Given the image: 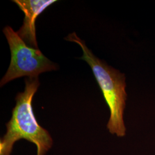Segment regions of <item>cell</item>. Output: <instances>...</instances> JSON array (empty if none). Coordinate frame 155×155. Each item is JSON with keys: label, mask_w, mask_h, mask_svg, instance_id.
<instances>
[{"label": "cell", "mask_w": 155, "mask_h": 155, "mask_svg": "<svg viewBox=\"0 0 155 155\" xmlns=\"http://www.w3.org/2000/svg\"><path fill=\"white\" fill-rule=\"evenodd\" d=\"M25 87L16 97V104L10 121L6 124V132L0 140V155H11L15 143L25 139L37 147V155H45L52 147L53 140L49 132L41 127L32 108L33 96L40 86L38 77L27 78Z\"/></svg>", "instance_id": "1"}, {"label": "cell", "mask_w": 155, "mask_h": 155, "mask_svg": "<svg viewBox=\"0 0 155 155\" xmlns=\"http://www.w3.org/2000/svg\"><path fill=\"white\" fill-rule=\"evenodd\" d=\"M25 14L22 27L17 32L29 47L38 49L36 38L35 21L36 18L56 0H13Z\"/></svg>", "instance_id": "4"}, {"label": "cell", "mask_w": 155, "mask_h": 155, "mask_svg": "<svg viewBox=\"0 0 155 155\" xmlns=\"http://www.w3.org/2000/svg\"><path fill=\"white\" fill-rule=\"evenodd\" d=\"M65 39L81 47L83 55L80 59L89 64L100 86L110 113L107 129L113 134L124 137L126 134L124 111L127 99L125 75L97 58L75 32L69 34Z\"/></svg>", "instance_id": "2"}, {"label": "cell", "mask_w": 155, "mask_h": 155, "mask_svg": "<svg viewBox=\"0 0 155 155\" xmlns=\"http://www.w3.org/2000/svg\"><path fill=\"white\" fill-rule=\"evenodd\" d=\"M2 31L9 45L11 60L5 75L1 81V87L18 78L38 77L43 72L58 69V66L45 57L40 50L26 45L10 26H6Z\"/></svg>", "instance_id": "3"}]
</instances>
